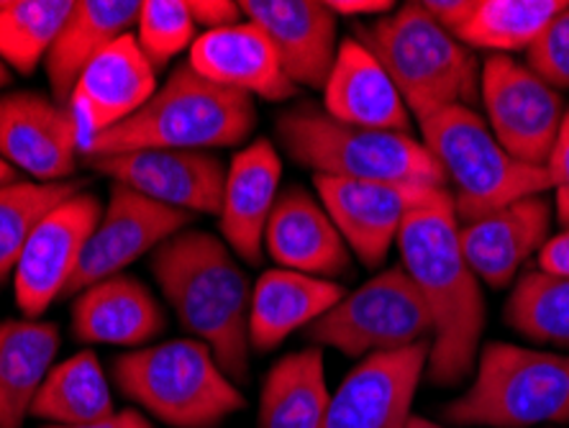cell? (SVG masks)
Returning <instances> with one entry per match:
<instances>
[{
    "mask_svg": "<svg viewBox=\"0 0 569 428\" xmlns=\"http://www.w3.org/2000/svg\"><path fill=\"white\" fill-rule=\"evenodd\" d=\"M396 245L400 267L416 282L433 324L429 380L439 388H455L472 372L480 355L485 300L480 280L459 247L451 196L408 216Z\"/></svg>",
    "mask_w": 569,
    "mask_h": 428,
    "instance_id": "6da1fadb",
    "label": "cell"
},
{
    "mask_svg": "<svg viewBox=\"0 0 569 428\" xmlns=\"http://www.w3.org/2000/svg\"><path fill=\"white\" fill-rule=\"evenodd\" d=\"M152 275L182 329L213 351L231 382H247L252 285L229 247L186 229L154 249Z\"/></svg>",
    "mask_w": 569,
    "mask_h": 428,
    "instance_id": "7a4b0ae2",
    "label": "cell"
},
{
    "mask_svg": "<svg viewBox=\"0 0 569 428\" xmlns=\"http://www.w3.org/2000/svg\"><path fill=\"white\" fill-rule=\"evenodd\" d=\"M257 123L254 98L200 78L186 62L174 70L152 98L113 129L98 133L80 152L111 157L137 149H208L239 147Z\"/></svg>",
    "mask_w": 569,
    "mask_h": 428,
    "instance_id": "3957f363",
    "label": "cell"
},
{
    "mask_svg": "<svg viewBox=\"0 0 569 428\" xmlns=\"http://www.w3.org/2000/svg\"><path fill=\"white\" fill-rule=\"evenodd\" d=\"M355 39L378 57L416 121L451 106L475 108L480 100L477 57L421 3H403L370 27H357Z\"/></svg>",
    "mask_w": 569,
    "mask_h": 428,
    "instance_id": "277c9868",
    "label": "cell"
},
{
    "mask_svg": "<svg viewBox=\"0 0 569 428\" xmlns=\"http://www.w3.org/2000/svg\"><path fill=\"white\" fill-rule=\"evenodd\" d=\"M284 152L316 175L372 182H426L449 188L447 175L423 141L403 131H375L333 121L303 100L274 121Z\"/></svg>",
    "mask_w": 569,
    "mask_h": 428,
    "instance_id": "5b68a950",
    "label": "cell"
},
{
    "mask_svg": "<svg viewBox=\"0 0 569 428\" xmlns=\"http://www.w3.org/2000/svg\"><path fill=\"white\" fill-rule=\"evenodd\" d=\"M113 382L172 428H216L247 406L237 382L198 339H172L116 357Z\"/></svg>",
    "mask_w": 569,
    "mask_h": 428,
    "instance_id": "8992f818",
    "label": "cell"
},
{
    "mask_svg": "<svg viewBox=\"0 0 569 428\" xmlns=\"http://www.w3.org/2000/svg\"><path fill=\"white\" fill-rule=\"evenodd\" d=\"M418 126L426 149L437 157L447 182H451L449 192L459 226L551 190L547 167L510 157L475 108H443Z\"/></svg>",
    "mask_w": 569,
    "mask_h": 428,
    "instance_id": "52a82bcc",
    "label": "cell"
},
{
    "mask_svg": "<svg viewBox=\"0 0 569 428\" xmlns=\"http://www.w3.org/2000/svg\"><path fill=\"white\" fill-rule=\"evenodd\" d=\"M455 426L533 428L569 424V357L555 351L485 344L475 382L441 408Z\"/></svg>",
    "mask_w": 569,
    "mask_h": 428,
    "instance_id": "ba28073f",
    "label": "cell"
},
{
    "mask_svg": "<svg viewBox=\"0 0 569 428\" xmlns=\"http://www.w3.org/2000/svg\"><path fill=\"white\" fill-rule=\"evenodd\" d=\"M433 324L416 282L403 267L375 275L306 329L316 347H331L347 357L398 351L431 339Z\"/></svg>",
    "mask_w": 569,
    "mask_h": 428,
    "instance_id": "9c48e42d",
    "label": "cell"
},
{
    "mask_svg": "<svg viewBox=\"0 0 569 428\" xmlns=\"http://www.w3.org/2000/svg\"><path fill=\"white\" fill-rule=\"evenodd\" d=\"M480 98L498 145L518 162L547 167L567 113L562 92L513 57H488Z\"/></svg>",
    "mask_w": 569,
    "mask_h": 428,
    "instance_id": "30bf717a",
    "label": "cell"
},
{
    "mask_svg": "<svg viewBox=\"0 0 569 428\" xmlns=\"http://www.w3.org/2000/svg\"><path fill=\"white\" fill-rule=\"evenodd\" d=\"M313 185L341 239L365 267L385 262L408 216L451 196L449 188L426 182H372L313 175Z\"/></svg>",
    "mask_w": 569,
    "mask_h": 428,
    "instance_id": "8fae6325",
    "label": "cell"
},
{
    "mask_svg": "<svg viewBox=\"0 0 569 428\" xmlns=\"http://www.w3.org/2000/svg\"><path fill=\"white\" fill-rule=\"evenodd\" d=\"M100 213V200L93 192H78L33 229L13 275L16 306L31 321H39L57 298L67 296Z\"/></svg>",
    "mask_w": 569,
    "mask_h": 428,
    "instance_id": "7c38bea8",
    "label": "cell"
},
{
    "mask_svg": "<svg viewBox=\"0 0 569 428\" xmlns=\"http://www.w3.org/2000/svg\"><path fill=\"white\" fill-rule=\"evenodd\" d=\"M86 165L167 208L192 216L221 213L226 167L213 152L137 149L111 157H90Z\"/></svg>",
    "mask_w": 569,
    "mask_h": 428,
    "instance_id": "4fadbf2b",
    "label": "cell"
},
{
    "mask_svg": "<svg viewBox=\"0 0 569 428\" xmlns=\"http://www.w3.org/2000/svg\"><path fill=\"white\" fill-rule=\"evenodd\" d=\"M192 221H196L192 213L154 203V200L113 182L108 206L100 213L93 237L88 239L67 296H78L90 285L121 275V270H127L141 255L154 251L174 233L186 231Z\"/></svg>",
    "mask_w": 569,
    "mask_h": 428,
    "instance_id": "5bb4252c",
    "label": "cell"
},
{
    "mask_svg": "<svg viewBox=\"0 0 569 428\" xmlns=\"http://www.w3.org/2000/svg\"><path fill=\"white\" fill-rule=\"evenodd\" d=\"M431 339L365 357L329 400L326 428H406Z\"/></svg>",
    "mask_w": 569,
    "mask_h": 428,
    "instance_id": "9a60e30c",
    "label": "cell"
},
{
    "mask_svg": "<svg viewBox=\"0 0 569 428\" xmlns=\"http://www.w3.org/2000/svg\"><path fill=\"white\" fill-rule=\"evenodd\" d=\"M80 131L70 108L37 90L0 96V157L37 182H64L78 170Z\"/></svg>",
    "mask_w": 569,
    "mask_h": 428,
    "instance_id": "2e32d148",
    "label": "cell"
},
{
    "mask_svg": "<svg viewBox=\"0 0 569 428\" xmlns=\"http://www.w3.org/2000/svg\"><path fill=\"white\" fill-rule=\"evenodd\" d=\"M157 92V70L141 52L133 33H123L80 74L70 108L80 131V147L98 133L123 123Z\"/></svg>",
    "mask_w": 569,
    "mask_h": 428,
    "instance_id": "e0dca14e",
    "label": "cell"
},
{
    "mask_svg": "<svg viewBox=\"0 0 569 428\" xmlns=\"http://www.w3.org/2000/svg\"><path fill=\"white\" fill-rule=\"evenodd\" d=\"M241 16L267 33L292 86L323 90L337 60V13L316 0H241Z\"/></svg>",
    "mask_w": 569,
    "mask_h": 428,
    "instance_id": "ac0fdd59",
    "label": "cell"
},
{
    "mask_svg": "<svg viewBox=\"0 0 569 428\" xmlns=\"http://www.w3.org/2000/svg\"><path fill=\"white\" fill-rule=\"evenodd\" d=\"M264 247L282 270L323 280L351 272L347 241L326 208L300 185H290L278 196L264 229Z\"/></svg>",
    "mask_w": 569,
    "mask_h": 428,
    "instance_id": "d6986e66",
    "label": "cell"
},
{
    "mask_svg": "<svg viewBox=\"0 0 569 428\" xmlns=\"http://www.w3.org/2000/svg\"><path fill=\"white\" fill-rule=\"evenodd\" d=\"M282 159L270 139H257L226 167L219 226L223 241L247 265H262L264 229L280 196Z\"/></svg>",
    "mask_w": 569,
    "mask_h": 428,
    "instance_id": "ffe728a7",
    "label": "cell"
},
{
    "mask_svg": "<svg viewBox=\"0 0 569 428\" xmlns=\"http://www.w3.org/2000/svg\"><path fill=\"white\" fill-rule=\"evenodd\" d=\"M549 221L547 198L531 196L459 226V247L477 280L500 290L549 239Z\"/></svg>",
    "mask_w": 569,
    "mask_h": 428,
    "instance_id": "44dd1931",
    "label": "cell"
},
{
    "mask_svg": "<svg viewBox=\"0 0 569 428\" xmlns=\"http://www.w3.org/2000/svg\"><path fill=\"white\" fill-rule=\"evenodd\" d=\"M323 111L333 121L375 131L411 129V111L378 57L362 41L347 37L323 86Z\"/></svg>",
    "mask_w": 569,
    "mask_h": 428,
    "instance_id": "7402d4cb",
    "label": "cell"
},
{
    "mask_svg": "<svg viewBox=\"0 0 569 428\" xmlns=\"http://www.w3.org/2000/svg\"><path fill=\"white\" fill-rule=\"evenodd\" d=\"M188 64L200 78L247 96L288 100L298 92L282 72L272 41L252 21L200 33L190 47Z\"/></svg>",
    "mask_w": 569,
    "mask_h": 428,
    "instance_id": "603a6c76",
    "label": "cell"
},
{
    "mask_svg": "<svg viewBox=\"0 0 569 428\" xmlns=\"http://www.w3.org/2000/svg\"><path fill=\"white\" fill-rule=\"evenodd\" d=\"M167 329V316L149 288L131 275H113L80 290L72 334L82 344L141 347Z\"/></svg>",
    "mask_w": 569,
    "mask_h": 428,
    "instance_id": "cb8c5ba5",
    "label": "cell"
},
{
    "mask_svg": "<svg viewBox=\"0 0 569 428\" xmlns=\"http://www.w3.org/2000/svg\"><path fill=\"white\" fill-rule=\"evenodd\" d=\"M347 290L323 277L292 270H267L259 275L249 300V347L272 351L296 334L308 329L318 318L339 303Z\"/></svg>",
    "mask_w": 569,
    "mask_h": 428,
    "instance_id": "d4e9b609",
    "label": "cell"
},
{
    "mask_svg": "<svg viewBox=\"0 0 569 428\" xmlns=\"http://www.w3.org/2000/svg\"><path fill=\"white\" fill-rule=\"evenodd\" d=\"M137 0H80L72 3L62 31L47 52V78L54 103L67 108L80 74L96 57L137 27Z\"/></svg>",
    "mask_w": 569,
    "mask_h": 428,
    "instance_id": "484cf974",
    "label": "cell"
},
{
    "mask_svg": "<svg viewBox=\"0 0 569 428\" xmlns=\"http://www.w3.org/2000/svg\"><path fill=\"white\" fill-rule=\"evenodd\" d=\"M60 351V329L49 321L0 324V428H21Z\"/></svg>",
    "mask_w": 569,
    "mask_h": 428,
    "instance_id": "4316f807",
    "label": "cell"
},
{
    "mask_svg": "<svg viewBox=\"0 0 569 428\" xmlns=\"http://www.w3.org/2000/svg\"><path fill=\"white\" fill-rule=\"evenodd\" d=\"M329 400L321 349L292 351L264 377L257 428H326Z\"/></svg>",
    "mask_w": 569,
    "mask_h": 428,
    "instance_id": "83f0119b",
    "label": "cell"
},
{
    "mask_svg": "<svg viewBox=\"0 0 569 428\" xmlns=\"http://www.w3.org/2000/svg\"><path fill=\"white\" fill-rule=\"evenodd\" d=\"M111 414H116L113 396L93 351H78L49 369L31 402V416L49 426H86Z\"/></svg>",
    "mask_w": 569,
    "mask_h": 428,
    "instance_id": "f1b7e54d",
    "label": "cell"
},
{
    "mask_svg": "<svg viewBox=\"0 0 569 428\" xmlns=\"http://www.w3.org/2000/svg\"><path fill=\"white\" fill-rule=\"evenodd\" d=\"M567 3L569 0H475L455 39L467 49L490 52V57H510L518 49L529 52Z\"/></svg>",
    "mask_w": 569,
    "mask_h": 428,
    "instance_id": "f546056e",
    "label": "cell"
},
{
    "mask_svg": "<svg viewBox=\"0 0 569 428\" xmlns=\"http://www.w3.org/2000/svg\"><path fill=\"white\" fill-rule=\"evenodd\" d=\"M72 11L70 0H11L0 3V60L8 70L31 74L52 49Z\"/></svg>",
    "mask_w": 569,
    "mask_h": 428,
    "instance_id": "4dcf8cb0",
    "label": "cell"
},
{
    "mask_svg": "<svg viewBox=\"0 0 569 428\" xmlns=\"http://www.w3.org/2000/svg\"><path fill=\"white\" fill-rule=\"evenodd\" d=\"M503 313L510 329L529 341L569 349V277L526 272Z\"/></svg>",
    "mask_w": 569,
    "mask_h": 428,
    "instance_id": "1f68e13d",
    "label": "cell"
},
{
    "mask_svg": "<svg viewBox=\"0 0 569 428\" xmlns=\"http://www.w3.org/2000/svg\"><path fill=\"white\" fill-rule=\"evenodd\" d=\"M86 188L82 180L64 182H21L0 188V282L16 270L21 251L41 218L67 198Z\"/></svg>",
    "mask_w": 569,
    "mask_h": 428,
    "instance_id": "d6a6232c",
    "label": "cell"
},
{
    "mask_svg": "<svg viewBox=\"0 0 569 428\" xmlns=\"http://www.w3.org/2000/svg\"><path fill=\"white\" fill-rule=\"evenodd\" d=\"M196 29L188 0H144L133 37L154 70H162L172 57L192 47Z\"/></svg>",
    "mask_w": 569,
    "mask_h": 428,
    "instance_id": "836d02e7",
    "label": "cell"
},
{
    "mask_svg": "<svg viewBox=\"0 0 569 428\" xmlns=\"http://www.w3.org/2000/svg\"><path fill=\"white\" fill-rule=\"evenodd\" d=\"M526 64L555 90H569V3L526 52Z\"/></svg>",
    "mask_w": 569,
    "mask_h": 428,
    "instance_id": "e575fe53",
    "label": "cell"
},
{
    "mask_svg": "<svg viewBox=\"0 0 569 428\" xmlns=\"http://www.w3.org/2000/svg\"><path fill=\"white\" fill-rule=\"evenodd\" d=\"M551 190H555V208L562 229H569V111L565 113L562 129H559V139L555 145L547 162Z\"/></svg>",
    "mask_w": 569,
    "mask_h": 428,
    "instance_id": "d590c367",
    "label": "cell"
},
{
    "mask_svg": "<svg viewBox=\"0 0 569 428\" xmlns=\"http://www.w3.org/2000/svg\"><path fill=\"white\" fill-rule=\"evenodd\" d=\"M188 8L196 27L206 31L237 27L241 19V8L233 0H188Z\"/></svg>",
    "mask_w": 569,
    "mask_h": 428,
    "instance_id": "8d00e7d4",
    "label": "cell"
},
{
    "mask_svg": "<svg viewBox=\"0 0 569 428\" xmlns=\"http://www.w3.org/2000/svg\"><path fill=\"white\" fill-rule=\"evenodd\" d=\"M472 3L475 0H423L421 6L443 31H449L451 37H455V33L462 29L467 16H470Z\"/></svg>",
    "mask_w": 569,
    "mask_h": 428,
    "instance_id": "74e56055",
    "label": "cell"
},
{
    "mask_svg": "<svg viewBox=\"0 0 569 428\" xmlns=\"http://www.w3.org/2000/svg\"><path fill=\"white\" fill-rule=\"evenodd\" d=\"M539 270L547 275L569 277V229L549 237L539 249Z\"/></svg>",
    "mask_w": 569,
    "mask_h": 428,
    "instance_id": "f35d334b",
    "label": "cell"
},
{
    "mask_svg": "<svg viewBox=\"0 0 569 428\" xmlns=\"http://www.w3.org/2000/svg\"><path fill=\"white\" fill-rule=\"evenodd\" d=\"M44 428H154L149 424V418L144 414H139V410L127 408V410H116L103 421H96V424H86V426H44Z\"/></svg>",
    "mask_w": 569,
    "mask_h": 428,
    "instance_id": "ab89813d",
    "label": "cell"
},
{
    "mask_svg": "<svg viewBox=\"0 0 569 428\" xmlns=\"http://www.w3.org/2000/svg\"><path fill=\"white\" fill-rule=\"evenodd\" d=\"M333 13H345V16H367V13H382L388 16L392 13L396 3L390 0H329L326 3Z\"/></svg>",
    "mask_w": 569,
    "mask_h": 428,
    "instance_id": "60d3db41",
    "label": "cell"
},
{
    "mask_svg": "<svg viewBox=\"0 0 569 428\" xmlns=\"http://www.w3.org/2000/svg\"><path fill=\"white\" fill-rule=\"evenodd\" d=\"M16 180H19V175H16L13 167L8 165L3 157H0V188H3V185H11Z\"/></svg>",
    "mask_w": 569,
    "mask_h": 428,
    "instance_id": "b9f144b4",
    "label": "cell"
},
{
    "mask_svg": "<svg viewBox=\"0 0 569 428\" xmlns=\"http://www.w3.org/2000/svg\"><path fill=\"white\" fill-rule=\"evenodd\" d=\"M406 428H443V426L433 424V421H429V418H423V416H411V418H408V426Z\"/></svg>",
    "mask_w": 569,
    "mask_h": 428,
    "instance_id": "7bdbcfd3",
    "label": "cell"
},
{
    "mask_svg": "<svg viewBox=\"0 0 569 428\" xmlns=\"http://www.w3.org/2000/svg\"><path fill=\"white\" fill-rule=\"evenodd\" d=\"M8 82H11V70L3 64V60H0V90H3Z\"/></svg>",
    "mask_w": 569,
    "mask_h": 428,
    "instance_id": "ee69618b",
    "label": "cell"
}]
</instances>
